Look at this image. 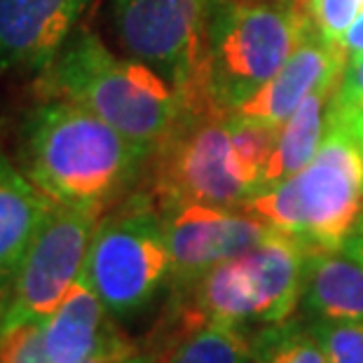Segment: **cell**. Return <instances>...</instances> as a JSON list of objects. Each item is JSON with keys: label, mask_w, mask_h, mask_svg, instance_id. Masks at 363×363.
<instances>
[{"label": "cell", "mask_w": 363, "mask_h": 363, "mask_svg": "<svg viewBox=\"0 0 363 363\" xmlns=\"http://www.w3.org/2000/svg\"><path fill=\"white\" fill-rule=\"evenodd\" d=\"M12 157L54 204L101 211L136 185L150 155L64 96L35 94L14 127Z\"/></svg>", "instance_id": "obj_1"}, {"label": "cell", "mask_w": 363, "mask_h": 363, "mask_svg": "<svg viewBox=\"0 0 363 363\" xmlns=\"http://www.w3.org/2000/svg\"><path fill=\"white\" fill-rule=\"evenodd\" d=\"M33 91L64 96L87 108L150 157L176 127L185 106L162 75L127 54H115L82 24L50 66L38 73Z\"/></svg>", "instance_id": "obj_2"}, {"label": "cell", "mask_w": 363, "mask_h": 363, "mask_svg": "<svg viewBox=\"0 0 363 363\" xmlns=\"http://www.w3.org/2000/svg\"><path fill=\"white\" fill-rule=\"evenodd\" d=\"M307 26L303 0H208L197 87L188 101L239 111L274 78Z\"/></svg>", "instance_id": "obj_3"}, {"label": "cell", "mask_w": 363, "mask_h": 363, "mask_svg": "<svg viewBox=\"0 0 363 363\" xmlns=\"http://www.w3.org/2000/svg\"><path fill=\"white\" fill-rule=\"evenodd\" d=\"M262 225L310 251H337L363 211V160L357 141L330 125L319 152L303 172L260 190L242 206Z\"/></svg>", "instance_id": "obj_4"}, {"label": "cell", "mask_w": 363, "mask_h": 363, "mask_svg": "<svg viewBox=\"0 0 363 363\" xmlns=\"http://www.w3.org/2000/svg\"><path fill=\"white\" fill-rule=\"evenodd\" d=\"M82 279L115 321L143 314L172 286V256L150 192H134L99 218Z\"/></svg>", "instance_id": "obj_5"}, {"label": "cell", "mask_w": 363, "mask_h": 363, "mask_svg": "<svg viewBox=\"0 0 363 363\" xmlns=\"http://www.w3.org/2000/svg\"><path fill=\"white\" fill-rule=\"evenodd\" d=\"M155 202L188 199L242 208L258 192V179L235 148L228 113L204 101H185L169 136L148 162Z\"/></svg>", "instance_id": "obj_6"}, {"label": "cell", "mask_w": 363, "mask_h": 363, "mask_svg": "<svg viewBox=\"0 0 363 363\" xmlns=\"http://www.w3.org/2000/svg\"><path fill=\"white\" fill-rule=\"evenodd\" d=\"M208 0H108L120 50L162 75L183 96L195 94Z\"/></svg>", "instance_id": "obj_7"}, {"label": "cell", "mask_w": 363, "mask_h": 363, "mask_svg": "<svg viewBox=\"0 0 363 363\" xmlns=\"http://www.w3.org/2000/svg\"><path fill=\"white\" fill-rule=\"evenodd\" d=\"M101 211L54 204L10 284L7 328L43 321L82 279Z\"/></svg>", "instance_id": "obj_8"}, {"label": "cell", "mask_w": 363, "mask_h": 363, "mask_svg": "<svg viewBox=\"0 0 363 363\" xmlns=\"http://www.w3.org/2000/svg\"><path fill=\"white\" fill-rule=\"evenodd\" d=\"M172 256V286L181 289L218 262L242 256L267 235L253 216L242 208H225L188 199L155 202Z\"/></svg>", "instance_id": "obj_9"}, {"label": "cell", "mask_w": 363, "mask_h": 363, "mask_svg": "<svg viewBox=\"0 0 363 363\" xmlns=\"http://www.w3.org/2000/svg\"><path fill=\"white\" fill-rule=\"evenodd\" d=\"M91 0H0V80L43 73Z\"/></svg>", "instance_id": "obj_10"}, {"label": "cell", "mask_w": 363, "mask_h": 363, "mask_svg": "<svg viewBox=\"0 0 363 363\" xmlns=\"http://www.w3.org/2000/svg\"><path fill=\"white\" fill-rule=\"evenodd\" d=\"M43 337L52 363L134 359L138 354L120 335L115 316L84 279L75 284L57 310L43 319Z\"/></svg>", "instance_id": "obj_11"}, {"label": "cell", "mask_w": 363, "mask_h": 363, "mask_svg": "<svg viewBox=\"0 0 363 363\" xmlns=\"http://www.w3.org/2000/svg\"><path fill=\"white\" fill-rule=\"evenodd\" d=\"M345 66L347 54L342 45L326 43L319 33H314L312 26H307L274 78L235 113L246 120L279 127L323 80L342 73Z\"/></svg>", "instance_id": "obj_12"}, {"label": "cell", "mask_w": 363, "mask_h": 363, "mask_svg": "<svg viewBox=\"0 0 363 363\" xmlns=\"http://www.w3.org/2000/svg\"><path fill=\"white\" fill-rule=\"evenodd\" d=\"M54 202L26 179L0 141V281L12 284Z\"/></svg>", "instance_id": "obj_13"}, {"label": "cell", "mask_w": 363, "mask_h": 363, "mask_svg": "<svg viewBox=\"0 0 363 363\" xmlns=\"http://www.w3.org/2000/svg\"><path fill=\"white\" fill-rule=\"evenodd\" d=\"M300 310L307 319L363 321V262L342 249L305 253Z\"/></svg>", "instance_id": "obj_14"}, {"label": "cell", "mask_w": 363, "mask_h": 363, "mask_svg": "<svg viewBox=\"0 0 363 363\" xmlns=\"http://www.w3.org/2000/svg\"><path fill=\"white\" fill-rule=\"evenodd\" d=\"M342 73L323 80L279 127L274 150L262 169L258 192L289 181L314 160L330 129V106H333V96L342 80Z\"/></svg>", "instance_id": "obj_15"}, {"label": "cell", "mask_w": 363, "mask_h": 363, "mask_svg": "<svg viewBox=\"0 0 363 363\" xmlns=\"http://www.w3.org/2000/svg\"><path fill=\"white\" fill-rule=\"evenodd\" d=\"M152 363H253L249 333L225 323H197L176 335Z\"/></svg>", "instance_id": "obj_16"}, {"label": "cell", "mask_w": 363, "mask_h": 363, "mask_svg": "<svg viewBox=\"0 0 363 363\" xmlns=\"http://www.w3.org/2000/svg\"><path fill=\"white\" fill-rule=\"evenodd\" d=\"M253 363H333L303 319H291L249 330Z\"/></svg>", "instance_id": "obj_17"}, {"label": "cell", "mask_w": 363, "mask_h": 363, "mask_svg": "<svg viewBox=\"0 0 363 363\" xmlns=\"http://www.w3.org/2000/svg\"><path fill=\"white\" fill-rule=\"evenodd\" d=\"M305 321L333 363H363V321Z\"/></svg>", "instance_id": "obj_18"}, {"label": "cell", "mask_w": 363, "mask_h": 363, "mask_svg": "<svg viewBox=\"0 0 363 363\" xmlns=\"http://www.w3.org/2000/svg\"><path fill=\"white\" fill-rule=\"evenodd\" d=\"M307 21L326 43L342 45V38L361 14V0H303Z\"/></svg>", "instance_id": "obj_19"}, {"label": "cell", "mask_w": 363, "mask_h": 363, "mask_svg": "<svg viewBox=\"0 0 363 363\" xmlns=\"http://www.w3.org/2000/svg\"><path fill=\"white\" fill-rule=\"evenodd\" d=\"M0 363H52L45 350L43 321H26L5 330Z\"/></svg>", "instance_id": "obj_20"}, {"label": "cell", "mask_w": 363, "mask_h": 363, "mask_svg": "<svg viewBox=\"0 0 363 363\" xmlns=\"http://www.w3.org/2000/svg\"><path fill=\"white\" fill-rule=\"evenodd\" d=\"M363 115V54L347 57L342 80L330 106V120H350Z\"/></svg>", "instance_id": "obj_21"}, {"label": "cell", "mask_w": 363, "mask_h": 363, "mask_svg": "<svg viewBox=\"0 0 363 363\" xmlns=\"http://www.w3.org/2000/svg\"><path fill=\"white\" fill-rule=\"evenodd\" d=\"M342 50H345L347 57L363 54V12L357 17V21L352 24V28L347 30V35L342 38Z\"/></svg>", "instance_id": "obj_22"}, {"label": "cell", "mask_w": 363, "mask_h": 363, "mask_svg": "<svg viewBox=\"0 0 363 363\" xmlns=\"http://www.w3.org/2000/svg\"><path fill=\"white\" fill-rule=\"evenodd\" d=\"M342 251L363 262V220H359L357 225H354L352 233H350V237L345 239Z\"/></svg>", "instance_id": "obj_23"}, {"label": "cell", "mask_w": 363, "mask_h": 363, "mask_svg": "<svg viewBox=\"0 0 363 363\" xmlns=\"http://www.w3.org/2000/svg\"><path fill=\"white\" fill-rule=\"evenodd\" d=\"M330 125H337V127L350 131L352 138L359 145V152H361V160H363V115H354V118H350V120H330Z\"/></svg>", "instance_id": "obj_24"}, {"label": "cell", "mask_w": 363, "mask_h": 363, "mask_svg": "<svg viewBox=\"0 0 363 363\" xmlns=\"http://www.w3.org/2000/svg\"><path fill=\"white\" fill-rule=\"evenodd\" d=\"M7 298H10V284L0 281V307H7Z\"/></svg>", "instance_id": "obj_25"}, {"label": "cell", "mask_w": 363, "mask_h": 363, "mask_svg": "<svg viewBox=\"0 0 363 363\" xmlns=\"http://www.w3.org/2000/svg\"><path fill=\"white\" fill-rule=\"evenodd\" d=\"M136 357H138V354H136ZM134 359H89V361H80V363H131Z\"/></svg>", "instance_id": "obj_26"}, {"label": "cell", "mask_w": 363, "mask_h": 363, "mask_svg": "<svg viewBox=\"0 0 363 363\" xmlns=\"http://www.w3.org/2000/svg\"><path fill=\"white\" fill-rule=\"evenodd\" d=\"M5 310H7V307H0V345H3V337H5V330H7V323H5Z\"/></svg>", "instance_id": "obj_27"}, {"label": "cell", "mask_w": 363, "mask_h": 363, "mask_svg": "<svg viewBox=\"0 0 363 363\" xmlns=\"http://www.w3.org/2000/svg\"><path fill=\"white\" fill-rule=\"evenodd\" d=\"M131 363H152V361H150V359H145V357H136Z\"/></svg>", "instance_id": "obj_28"}, {"label": "cell", "mask_w": 363, "mask_h": 363, "mask_svg": "<svg viewBox=\"0 0 363 363\" xmlns=\"http://www.w3.org/2000/svg\"><path fill=\"white\" fill-rule=\"evenodd\" d=\"M359 220H363V211H361V216H359ZM359 220H357V223H359Z\"/></svg>", "instance_id": "obj_29"}, {"label": "cell", "mask_w": 363, "mask_h": 363, "mask_svg": "<svg viewBox=\"0 0 363 363\" xmlns=\"http://www.w3.org/2000/svg\"><path fill=\"white\" fill-rule=\"evenodd\" d=\"M361 12H363V0H361Z\"/></svg>", "instance_id": "obj_30"}]
</instances>
